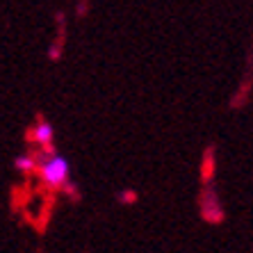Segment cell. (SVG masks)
<instances>
[{
	"mask_svg": "<svg viewBox=\"0 0 253 253\" xmlns=\"http://www.w3.org/2000/svg\"><path fill=\"white\" fill-rule=\"evenodd\" d=\"M43 153H46V160L43 162H37V171L46 185L50 187H64L69 183V160L64 155L55 153V148L48 144V146H42Z\"/></svg>",
	"mask_w": 253,
	"mask_h": 253,
	"instance_id": "cell-1",
	"label": "cell"
},
{
	"mask_svg": "<svg viewBox=\"0 0 253 253\" xmlns=\"http://www.w3.org/2000/svg\"><path fill=\"white\" fill-rule=\"evenodd\" d=\"M53 126L48 124V121H43V119H39L35 124V128H32V139L39 144V146H48V144H53Z\"/></svg>",
	"mask_w": 253,
	"mask_h": 253,
	"instance_id": "cell-2",
	"label": "cell"
},
{
	"mask_svg": "<svg viewBox=\"0 0 253 253\" xmlns=\"http://www.w3.org/2000/svg\"><path fill=\"white\" fill-rule=\"evenodd\" d=\"M14 169L21 171V173H32V171L37 169V160L32 158V155H18V158L14 160Z\"/></svg>",
	"mask_w": 253,
	"mask_h": 253,
	"instance_id": "cell-3",
	"label": "cell"
},
{
	"mask_svg": "<svg viewBox=\"0 0 253 253\" xmlns=\"http://www.w3.org/2000/svg\"><path fill=\"white\" fill-rule=\"evenodd\" d=\"M121 201H124V203H135L137 194L135 192H124V194H121Z\"/></svg>",
	"mask_w": 253,
	"mask_h": 253,
	"instance_id": "cell-4",
	"label": "cell"
}]
</instances>
